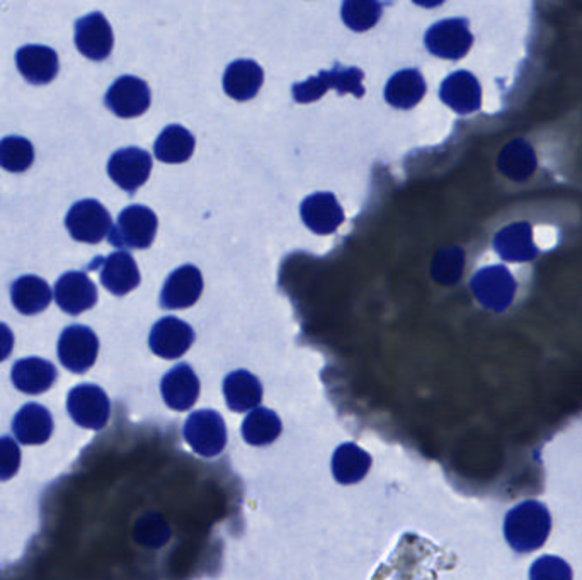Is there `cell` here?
Segmentation results:
<instances>
[{"label":"cell","mask_w":582,"mask_h":580,"mask_svg":"<svg viewBox=\"0 0 582 580\" xmlns=\"http://www.w3.org/2000/svg\"><path fill=\"white\" fill-rule=\"evenodd\" d=\"M552 519L547 507L536 501H527L512 507L506 515L505 536L516 552L540 548L550 534Z\"/></svg>","instance_id":"6da1fadb"},{"label":"cell","mask_w":582,"mask_h":580,"mask_svg":"<svg viewBox=\"0 0 582 580\" xmlns=\"http://www.w3.org/2000/svg\"><path fill=\"white\" fill-rule=\"evenodd\" d=\"M424 45L438 59L451 62L466 59L475 45L469 17H449L433 24L424 36Z\"/></svg>","instance_id":"7a4b0ae2"},{"label":"cell","mask_w":582,"mask_h":580,"mask_svg":"<svg viewBox=\"0 0 582 580\" xmlns=\"http://www.w3.org/2000/svg\"><path fill=\"white\" fill-rule=\"evenodd\" d=\"M363 71L358 66H343L337 63L334 71H322L319 75L307 78L306 83L294 86L295 101L313 102L324 96L325 90L336 89L340 96L352 94L356 98H363Z\"/></svg>","instance_id":"3957f363"},{"label":"cell","mask_w":582,"mask_h":580,"mask_svg":"<svg viewBox=\"0 0 582 580\" xmlns=\"http://www.w3.org/2000/svg\"><path fill=\"white\" fill-rule=\"evenodd\" d=\"M157 225L159 222L150 208L134 205L120 213L108 237L117 249H147L156 238Z\"/></svg>","instance_id":"277c9868"},{"label":"cell","mask_w":582,"mask_h":580,"mask_svg":"<svg viewBox=\"0 0 582 580\" xmlns=\"http://www.w3.org/2000/svg\"><path fill=\"white\" fill-rule=\"evenodd\" d=\"M183 434L193 452L205 458L220 455L227 444V425L216 410L193 412L184 424Z\"/></svg>","instance_id":"5b68a950"},{"label":"cell","mask_w":582,"mask_h":580,"mask_svg":"<svg viewBox=\"0 0 582 580\" xmlns=\"http://www.w3.org/2000/svg\"><path fill=\"white\" fill-rule=\"evenodd\" d=\"M473 295L482 307L503 312L515 300L516 281L505 266H488L475 273L470 283Z\"/></svg>","instance_id":"8992f818"},{"label":"cell","mask_w":582,"mask_h":580,"mask_svg":"<svg viewBox=\"0 0 582 580\" xmlns=\"http://www.w3.org/2000/svg\"><path fill=\"white\" fill-rule=\"evenodd\" d=\"M67 409L81 428L101 431L110 421L111 404L98 385H78L71 390Z\"/></svg>","instance_id":"52a82bcc"},{"label":"cell","mask_w":582,"mask_h":580,"mask_svg":"<svg viewBox=\"0 0 582 580\" xmlns=\"http://www.w3.org/2000/svg\"><path fill=\"white\" fill-rule=\"evenodd\" d=\"M69 232L78 242L87 244H98L111 231V214L96 199H84L78 201L65 219Z\"/></svg>","instance_id":"ba28073f"},{"label":"cell","mask_w":582,"mask_h":580,"mask_svg":"<svg viewBox=\"0 0 582 580\" xmlns=\"http://www.w3.org/2000/svg\"><path fill=\"white\" fill-rule=\"evenodd\" d=\"M98 335L84 325H72L60 335L59 358L74 373H86L98 359Z\"/></svg>","instance_id":"9c48e42d"},{"label":"cell","mask_w":582,"mask_h":580,"mask_svg":"<svg viewBox=\"0 0 582 580\" xmlns=\"http://www.w3.org/2000/svg\"><path fill=\"white\" fill-rule=\"evenodd\" d=\"M152 157L138 147L117 150L108 162V174L123 192L135 193L149 180Z\"/></svg>","instance_id":"30bf717a"},{"label":"cell","mask_w":582,"mask_h":580,"mask_svg":"<svg viewBox=\"0 0 582 580\" xmlns=\"http://www.w3.org/2000/svg\"><path fill=\"white\" fill-rule=\"evenodd\" d=\"M114 36L110 23L101 12H92L75 23L77 50L95 62L108 59L113 51Z\"/></svg>","instance_id":"8fae6325"},{"label":"cell","mask_w":582,"mask_h":580,"mask_svg":"<svg viewBox=\"0 0 582 580\" xmlns=\"http://www.w3.org/2000/svg\"><path fill=\"white\" fill-rule=\"evenodd\" d=\"M106 106L120 118H137L149 110L150 89L141 78L125 75L106 94Z\"/></svg>","instance_id":"7c38bea8"},{"label":"cell","mask_w":582,"mask_h":580,"mask_svg":"<svg viewBox=\"0 0 582 580\" xmlns=\"http://www.w3.org/2000/svg\"><path fill=\"white\" fill-rule=\"evenodd\" d=\"M195 343V331L189 323L176 317H164L159 320L150 332V349L165 359H176L186 353Z\"/></svg>","instance_id":"4fadbf2b"},{"label":"cell","mask_w":582,"mask_h":580,"mask_svg":"<svg viewBox=\"0 0 582 580\" xmlns=\"http://www.w3.org/2000/svg\"><path fill=\"white\" fill-rule=\"evenodd\" d=\"M201 292H203V276L200 269L191 264L181 266L165 280L161 305L171 310L188 308L200 300Z\"/></svg>","instance_id":"5bb4252c"},{"label":"cell","mask_w":582,"mask_h":580,"mask_svg":"<svg viewBox=\"0 0 582 580\" xmlns=\"http://www.w3.org/2000/svg\"><path fill=\"white\" fill-rule=\"evenodd\" d=\"M53 296L63 312L78 316L95 307L98 301V289L87 274L72 271L57 281Z\"/></svg>","instance_id":"9a60e30c"},{"label":"cell","mask_w":582,"mask_h":580,"mask_svg":"<svg viewBox=\"0 0 582 580\" xmlns=\"http://www.w3.org/2000/svg\"><path fill=\"white\" fill-rule=\"evenodd\" d=\"M161 392L165 406L174 410H188L200 397V380L193 368L183 362L164 374Z\"/></svg>","instance_id":"2e32d148"},{"label":"cell","mask_w":582,"mask_h":580,"mask_svg":"<svg viewBox=\"0 0 582 580\" xmlns=\"http://www.w3.org/2000/svg\"><path fill=\"white\" fill-rule=\"evenodd\" d=\"M301 220L310 231L329 235L344 222V211L333 193H315L301 203Z\"/></svg>","instance_id":"e0dca14e"},{"label":"cell","mask_w":582,"mask_h":580,"mask_svg":"<svg viewBox=\"0 0 582 580\" xmlns=\"http://www.w3.org/2000/svg\"><path fill=\"white\" fill-rule=\"evenodd\" d=\"M16 65L29 84L45 86L59 74V57L55 51L41 45H28L16 53Z\"/></svg>","instance_id":"ac0fdd59"},{"label":"cell","mask_w":582,"mask_h":580,"mask_svg":"<svg viewBox=\"0 0 582 580\" xmlns=\"http://www.w3.org/2000/svg\"><path fill=\"white\" fill-rule=\"evenodd\" d=\"M101 281L113 295L123 296L140 285L137 262L126 250H117L102 259Z\"/></svg>","instance_id":"d6986e66"},{"label":"cell","mask_w":582,"mask_h":580,"mask_svg":"<svg viewBox=\"0 0 582 580\" xmlns=\"http://www.w3.org/2000/svg\"><path fill=\"white\" fill-rule=\"evenodd\" d=\"M264 83V72L252 60H235L223 75V89L235 101L255 98Z\"/></svg>","instance_id":"ffe728a7"},{"label":"cell","mask_w":582,"mask_h":580,"mask_svg":"<svg viewBox=\"0 0 582 580\" xmlns=\"http://www.w3.org/2000/svg\"><path fill=\"white\" fill-rule=\"evenodd\" d=\"M12 383L24 394H44L57 380V368L47 359L26 358L12 368Z\"/></svg>","instance_id":"44dd1931"},{"label":"cell","mask_w":582,"mask_h":580,"mask_svg":"<svg viewBox=\"0 0 582 580\" xmlns=\"http://www.w3.org/2000/svg\"><path fill=\"white\" fill-rule=\"evenodd\" d=\"M426 81L418 69H404L392 75L385 87L388 104L399 110H411L426 96Z\"/></svg>","instance_id":"7402d4cb"},{"label":"cell","mask_w":582,"mask_h":580,"mask_svg":"<svg viewBox=\"0 0 582 580\" xmlns=\"http://www.w3.org/2000/svg\"><path fill=\"white\" fill-rule=\"evenodd\" d=\"M223 395L227 400L228 409L234 412H247L261 404L262 385L255 374L246 370H237L225 378Z\"/></svg>","instance_id":"603a6c76"},{"label":"cell","mask_w":582,"mask_h":580,"mask_svg":"<svg viewBox=\"0 0 582 580\" xmlns=\"http://www.w3.org/2000/svg\"><path fill=\"white\" fill-rule=\"evenodd\" d=\"M17 440L23 444H44L53 433V417L39 404H28L12 422Z\"/></svg>","instance_id":"cb8c5ba5"},{"label":"cell","mask_w":582,"mask_h":580,"mask_svg":"<svg viewBox=\"0 0 582 580\" xmlns=\"http://www.w3.org/2000/svg\"><path fill=\"white\" fill-rule=\"evenodd\" d=\"M494 249L508 262L532 261L538 254L532 240V229L528 223L509 225L505 231H500L494 238Z\"/></svg>","instance_id":"d4e9b609"},{"label":"cell","mask_w":582,"mask_h":580,"mask_svg":"<svg viewBox=\"0 0 582 580\" xmlns=\"http://www.w3.org/2000/svg\"><path fill=\"white\" fill-rule=\"evenodd\" d=\"M370 467H372V456L355 443L340 444L339 448L334 452V479L343 485H352L363 480Z\"/></svg>","instance_id":"484cf974"},{"label":"cell","mask_w":582,"mask_h":580,"mask_svg":"<svg viewBox=\"0 0 582 580\" xmlns=\"http://www.w3.org/2000/svg\"><path fill=\"white\" fill-rule=\"evenodd\" d=\"M12 304L24 316L44 312L50 305L53 293L47 281L38 276H23L11 288Z\"/></svg>","instance_id":"4316f807"},{"label":"cell","mask_w":582,"mask_h":580,"mask_svg":"<svg viewBox=\"0 0 582 580\" xmlns=\"http://www.w3.org/2000/svg\"><path fill=\"white\" fill-rule=\"evenodd\" d=\"M195 152V137L179 125H171L156 141V157L165 164L186 162Z\"/></svg>","instance_id":"83f0119b"},{"label":"cell","mask_w":582,"mask_h":580,"mask_svg":"<svg viewBox=\"0 0 582 580\" xmlns=\"http://www.w3.org/2000/svg\"><path fill=\"white\" fill-rule=\"evenodd\" d=\"M282 419L270 409H256L247 414L243 424V436L252 446H267L282 434Z\"/></svg>","instance_id":"f1b7e54d"},{"label":"cell","mask_w":582,"mask_h":580,"mask_svg":"<svg viewBox=\"0 0 582 580\" xmlns=\"http://www.w3.org/2000/svg\"><path fill=\"white\" fill-rule=\"evenodd\" d=\"M340 16L352 32H368L375 28L382 17V4L380 0H344Z\"/></svg>","instance_id":"f546056e"},{"label":"cell","mask_w":582,"mask_h":580,"mask_svg":"<svg viewBox=\"0 0 582 580\" xmlns=\"http://www.w3.org/2000/svg\"><path fill=\"white\" fill-rule=\"evenodd\" d=\"M35 162V148L23 137H5L0 140V168L9 172H24Z\"/></svg>","instance_id":"4dcf8cb0"},{"label":"cell","mask_w":582,"mask_h":580,"mask_svg":"<svg viewBox=\"0 0 582 580\" xmlns=\"http://www.w3.org/2000/svg\"><path fill=\"white\" fill-rule=\"evenodd\" d=\"M463 264H466L463 250L458 249V247H449V249L438 252L433 261L431 274L442 285H454L463 273Z\"/></svg>","instance_id":"1f68e13d"},{"label":"cell","mask_w":582,"mask_h":580,"mask_svg":"<svg viewBox=\"0 0 582 580\" xmlns=\"http://www.w3.org/2000/svg\"><path fill=\"white\" fill-rule=\"evenodd\" d=\"M21 452L16 441L0 437V480H9L20 470Z\"/></svg>","instance_id":"d6a6232c"},{"label":"cell","mask_w":582,"mask_h":580,"mask_svg":"<svg viewBox=\"0 0 582 580\" xmlns=\"http://www.w3.org/2000/svg\"><path fill=\"white\" fill-rule=\"evenodd\" d=\"M532 579H571L572 570L557 557H544L533 564Z\"/></svg>","instance_id":"836d02e7"},{"label":"cell","mask_w":582,"mask_h":580,"mask_svg":"<svg viewBox=\"0 0 582 580\" xmlns=\"http://www.w3.org/2000/svg\"><path fill=\"white\" fill-rule=\"evenodd\" d=\"M14 346V335L5 323H0V361H4L12 353Z\"/></svg>","instance_id":"e575fe53"},{"label":"cell","mask_w":582,"mask_h":580,"mask_svg":"<svg viewBox=\"0 0 582 580\" xmlns=\"http://www.w3.org/2000/svg\"><path fill=\"white\" fill-rule=\"evenodd\" d=\"M414 4L421 5V8L434 9L445 4L446 0H412Z\"/></svg>","instance_id":"d590c367"}]
</instances>
